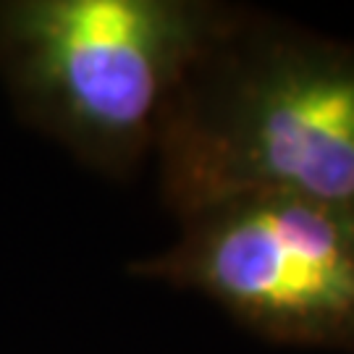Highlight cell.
<instances>
[{
	"mask_svg": "<svg viewBox=\"0 0 354 354\" xmlns=\"http://www.w3.org/2000/svg\"><path fill=\"white\" fill-rule=\"evenodd\" d=\"M234 3L0 0V79L19 115L79 163L129 178Z\"/></svg>",
	"mask_w": 354,
	"mask_h": 354,
	"instance_id": "cell-2",
	"label": "cell"
},
{
	"mask_svg": "<svg viewBox=\"0 0 354 354\" xmlns=\"http://www.w3.org/2000/svg\"><path fill=\"white\" fill-rule=\"evenodd\" d=\"M176 221L131 276L200 294L266 342L354 352V205L254 192Z\"/></svg>",
	"mask_w": 354,
	"mask_h": 354,
	"instance_id": "cell-3",
	"label": "cell"
},
{
	"mask_svg": "<svg viewBox=\"0 0 354 354\" xmlns=\"http://www.w3.org/2000/svg\"><path fill=\"white\" fill-rule=\"evenodd\" d=\"M152 158L174 218L254 192L354 205V39L234 6Z\"/></svg>",
	"mask_w": 354,
	"mask_h": 354,
	"instance_id": "cell-1",
	"label": "cell"
}]
</instances>
